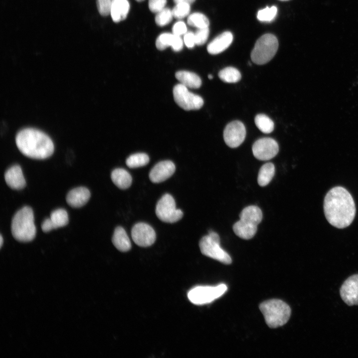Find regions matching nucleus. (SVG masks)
<instances>
[{"mask_svg":"<svg viewBox=\"0 0 358 358\" xmlns=\"http://www.w3.org/2000/svg\"><path fill=\"white\" fill-rule=\"evenodd\" d=\"M175 170V165L173 162L163 161L158 163L152 169L149 173V179L154 183H160L171 177Z\"/></svg>","mask_w":358,"mask_h":358,"instance_id":"2eb2a0df","label":"nucleus"},{"mask_svg":"<svg viewBox=\"0 0 358 358\" xmlns=\"http://www.w3.org/2000/svg\"><path fill=\"white\" fill-rule=\"evenodd\" d=\"M34 214L29 206H24L13 216L11 225V233L19 242H28L34 239L36 230L34 224Z\"/></svg>","mask_w":358,"mask_h":358,"instance_id":"7ed1b4c3","label":"nucleus"},{"mask_svg":"<svg viewBox=\"0 0 358 358\" xmlns=\"http://www.w3.org/2000/svg\"><path fill=\"white\" fill-rule=\"evenodd\" d=\"M90 197L89 190L85 187H78L71 190L67 195L66 201L71 207H81L85 205Z\"/></svg>","mask_w":358,"mask_h":358,"instance_id":"f3484780","label":"nucleus"},{"mask_svg":"<svg viewBox=\"0 0 358 358\" xmlns=\"http://www.w3.org/2000/svg\"><path fill=\"white\" fill-rule=\"evenodd\" d=\"M155 212L158 218L166 223L176 222L183 216L182 211L176 208L174 198L168 193L163 195L158 201Z\"/></svg>","mask_w":358,"mask_h":358,"instance_id":"1a4fd4ad","label":"nucleus"},{"mask_svg":"<svg viewBox=\"0 0 358 358\" xmlns=\"http://www.w3.org/2000/svg\"><path fill=\"white\" fill-rule=\"evenodd\" d=\"M209 33L208 27L199 28L194 33L195 44L197 45H202L207 41Z\"/></svg>","mask_w":358,"mask_h":358,"instance_id":"473e14b6","label":"nucleus"},{"mask_svg":"<svg viewBox=\"0 0 358 358\" xmlns=\"http://www.w3.org/2000/svg\"><path fill=\"white\" fill-rule=\"evenodd\" d=\"M246 131L244 124L238 120L233 121L227 125L223 133L225 143L231 148L239 146L244 141Z\"/></svg>","mask_w":358,"mask_h":358,"instance_id":"f8f14e48","label":"nucleus"},{"mask_svg":"<svg viewBox=\"0 0 358 358\" xmlns=\"http://www.w3.org/2000/svg\"><path fill=\"white\" fill-rule=\"evenodd\" d=\"M195 1V0H174V1L177 4L178 3H187L189 4H190L192 2H193Z\"/></svg>","mask_w":358,"mask_h":358,"instance_id":"58836bf2","label":"nucleus"},{"mask_svg":"<svg viewBox=\"0 0 358 358\" xmlns=\"http://www.w3.org/2000/svg\"><path fill=\"white\" fill-rule=\"evenodd\" d=\"M281 0V1H287V0Z\"/></svg>","mask_w":358,"mask_h":358,"instance_id":"37998d69","label":"nucleus"},{"mask_svg":"<svg viewBox=\"0 0 358 358\" xmlns=\"http://www.w3.org/2000/svg\"><path fill=\"white\" fill-rule=\"evenodd\" d=\"M111 179L114 184L122 189L130 187L132 180L130 174L121 168L114 169L111 174Z\"/></svg>","mask_w":358,"mask_h":358,"instance_id":"4be33fe9","label":"nucleus"},{"mask_svg":"<svg viewBox=\"0 0 358 358\" xmlns=\"http://www.w3.org/2000/svg\"><path fill=\"white\" fill-rule=\"evenodd\" d=\"M4 179L7 185L12 189L19 190L25 186L26 181L19 165L9 168L5 173Z\"/></svg>","mask_w":358,"mask_h":358,"instance_id":"dca6fc26","label":"nucleus"},{"mask_svg":"<svg viewBox=\"0 0 358 358\" xmlns=\"http://www.w3.org/2000/svg\"><path fill=\"white\" fill-rule=\"evenodd\" d=\"M136 0L137 1H139V2H141V1H143V0Z\"/></svg>","mask_w":358,"mask_h":358,"instance_id":"79ce46f5","label":"nucleus"},{"mask_svg":"<svg viewBox=\"0 0 358 358\" xmlns=\"http://www.w3.org/2000/svg\"><path fill=\"white\" fill-rule=\"evenodd\" d=\"M175 76L179 84L187 88L198 89L201 85L200 78L195 73L187 71L177 72Z\"/></svg>","mask_w":358,"mask_h":358,"instance_id":"412c9836","label":"nucleus"},{"mask_svg":"<svg viewBox=\"0 0 358 358\" xmlns=\"http://www.w3.org/2000/svg\"><path fill=\"white\" fill-rule=\"evenodd\" d=\"M3 238H2V236H1V235H0V247H2V244H3Z\"/></svg>","mask_w":358,"mask_h":358,"instance_id":"ea45409f","label":"nucleus"},{"mask_svg":"<svg viewBox=\"0 0 358 358\" xmlns=\"http://www.w3.org/2000/svg\"><path fill=\"white\" fill-rule=\"evenodd\" d=\"M218 76L222 81L228 83H237L241 78L239 71L232 67H226L220 71Z\"/></svg>","mask_w":358,"mask_h":358,"instance_id":"b1692460","label":"nucleus"},{"mask_svg":"<svg viewBox=\"0 0 358 358\" xmlns=\"http://www.w3.org/2000/svg\"><path fill=\"white\" fill-rule=\"evenodd\" d=\"M278 150V145L276 141L268 137L257 140L252 147L254 157L262 161H267L273 158L277 155Z\"/></svg>","mask_w":358,"mask_h":358,"instance_id":"9b49d317","label":"nucleus"},{"mask_svg":"<svg viewBox=\"0 0 358 358\" xmlns=\"http://www.w3.org/2000/svg\"><path fill=\"white\" fill-rule=\"evenodd\" d=\"M208 78L209 79L211 80V79H212V78H213V76H212V75H208Z\"/></svg>","mask_w":358,"mask_h":358,"instance_id":"a19ab883","label":"nucleus"},{"mask_svg":"<svg viewBox=\"0 0 358 358\" xmlns=\"http://www.w3.org/2000/svg\"><path fill=\"white\" fill-rule=\"evenodd\" d=\"M240 220L233 226L235 234L239 237L248 240L252 238L257 231V226L262 221L261 209L255 205L244 208L239 215Z\"/></svg>","mask_w":358,"mask_h":358,"instance_id":"20e7f679","label":"nucleus"},{"mask_svg":"<svg viewBox=\"0 0 358 358\" xmlns=\"http://www.w3.org/2000/svg\"><path fill=\"white\" fill-rule=\"evenodd\" d=\"M111 0H96V5L99 13L102 16L110 14Z\"/></svg>","mask_w":358,"mask_h":358,"instance_id":"72a5a7b5","label":"nucleus"},{"mask_svg":"<svg viewBox=\"0 0 358 358\" xmlns=\"http://www.w3.org/2000/svg\"><path fill=\"white\" fill-rule=\"evenodd\" d=\"M233 36L231 32L225 31L214 38L208 45L207 50L210 54L216 55L225 50L231 44Z\"/></svg>","mask_w":358,"mask_h":358,"instance_id":"a211bd4d","label":"nucleus"},{"mask_svg":"<svg viewBox=\"0 0 358 358\" xmlns=\"http://www.w3.org/2000/svg\"><path fill=\"white\" fill-rule=\"evenodd\" d=\"M183 41L188 48H192L195 44L194 33L191 31L186 32L183 37Z\"/></svg>","mask_w":358,"mask_h":358,"instance_id":"e433bc0d","label":"nucleus"},{"mask_svg":"<svg viewBox=\"0 0 358 358\" xmlns=\"http://www.w3.org/2000/svg\"><path fill=\"white\" fill-rule=\"evenodd\" d=\"M277 12V9L275 6H267L258 11L257 18L262 22H270L275 17Z\"/></svg>","mask_w":358,"mask_h":358,"instance_id":"c756f323","label":"nucleus"},{"mask_svg":"<svg viewBox=\"0 0 358 358\" xmlns=\"http://www.w3.org/2000/svg\"><path fill=\"white\" fill-rule=\"evenodd\" d=\"M278 43L276 37L268 33L259 38L252 51V61L256 64L263 65L270 61L276 53Z\"/></svg>","mask_w":358,"mask_h":358,"instance_id":"423d86ee","label":"nucleus"},{"mask_svg":"<svg viewBox=\"0 0 358 358\" xmlns=\"http://www.w3.org/2000/svg\"><path fill=\"white\" fill-rule=\"evenodd\" d=\"M130 4L128 0H111L110 14L115 22L124 20L129 12Z\"/></svg>","mask_w":358,"mask_h":358,"instance_id":"6ab92c4d","label":"nucleus"},{"mask_svg":"<svg viewBox=\"0 0 358 358\" xmlns=\"http://www.w3.org/2000/svg\"><path fill=\"white\" fill-rule=\"evenodd\" d=\"M19 150L25 156L35 159H45L54 151L51 138L44 132L34 128L20 130L15 138Z\"/></svg>","mask_w":358,"mask_h":358,"instance_id":"f03ea898","label":"nucleus"},{"mask_svg":"<svg viewBox=\"0 0 358 358\" xmlns=\"http://www.w3.org/2000/svg\"><path fill=\"white\" fill-rule=\"evenodd\" d=\"M275 174V167L271 163H267L260 168L258 176V183L261 186L268 185Z\"/></svg>","mask_w":358,"mask_h":358,"instance_id":"5701e85b","label":"nucleus"},{"mask_svg":"<svg viewBox=\"0 0 358 358\" xmlns=\"http://www.w3.org/2000/svg\"><path fill=\"white\" fill-rule=\"evenodd\" d=\"M190 9V4L187 3H178L172 10L173 16L177 19H182L186 16Z\"/></svg>","mask_w":358,"mask_h":358,"instance_id":"2f4dec72","label":"nucleus"},{"mask_svg":"<svg viewBox=\"0 0 358 358\" xmlns=\"http://www.w3.org/2000/svg\"><path fill=\"white\" fill-rule=\"evenodd\" d=\"M227 290L225 284L216 286H197L187 293L189 301L195 305H203L212 302L223 295Z\"/></svg>","mask_w":358,"mask_h":358,"instance_id":"6e6552de","label":"nucleus"},{"mask_svg":"<svg viewBox=\"0 0 358 358\" xmlns=\"http://www.w3.org/2000/svg\"><path fill=\"white\" fill-rule=\"evenodd\" d=\"M188 25L199 28L208 27L209 22L208 19L203 14L195 12L191 14L187 18Z\"/></svg>","mask_w":358,"mask_h":358,"instance_id":"c85d7f7f","label":"nucleus"},{"mask_svg":"<svg viewBox=\"0 0 358 358\" xmlns=\"http://www.w3.org/2000/svg\"><path fill=\"white\" fill-rule=\"evenodd\" d=\"M325 217L332 226L343 229L349 226L356 214L354 200L350 193L342 186L332 188L324 200Z\"/></svg>","mask_w":358,"mask_h":358,"instance_id":"f257e3e1","label":"nucleus"},{"mask_svg":"<svg viewBox=\"0 0 358 358\" xmlns=\"http://www.w3.org/2000/svg\"><path fill=\"white\" fill-rule=\"evenodd\" d=\"M172 31L173 34L180 36L185 34L187 32V27L184 22L179 21L174 24Z\"/></svg>","mask_w":358,"mask_h":358,"instance_id":"c9c22d12","label":"nucleus"},{"mask_svg":"<svg viewBox=\"0 0 358 358\" xmlns=\"http://www.w3.org/2000/svg\"><path fill=\"white\" fill-rule=\"evenodd\" d=\"M50 219L54 229L67 225L69 222L68 215L66 210L59 208L52 211Z\"/></svg>","mask_w":358,"mask_h":358,"instance_id":"393cba45","label":"nucleus"},{"mask_svg":"<svg viewBox=\"0 0 358 358\" xmlns=\"http://www.w3.org/2000/svg\"><path fill=\"white\" fill-rule=\"evenodd\" d=\"M149 157L145 153H138L130 155L126 161V165L130 168H136L148 164Z\"/></svg>","mask_w":358,"mask_h":358,"instance_id":"bb28decb","label":"nucleus"},{"mask_svg":"<svg viewBox=\"0 0 358 358\" xmlns=\"http://www.w3.org/2000/svg\"><path fill=\"white\" fill-rule=\"evenodd\" d=\"M173 15L172 10L169 8L164 9L157 13L155 16V22L160 26H165L172 20Z\"/></svg>","mask_w":358,"mask_h":358,"instance_id":"7c9ffc66","label":"nucleus"},{"mask_svg":"<svg viewBox=\"0 0 358 358\" xmlns=\"http://www.w3.org/2000/svg\"><path fill=\"white\" fill-rule=\"evenodd\" d=\"M199 245L203 255L225 265L231 264V258L220 247V237L217 233L209 231L207 235L201 239Z\"/></svg>","mask_w":358,"mask_h":358,"instance_id":"0eeeda50","label":"nucleus"},{"mask_svg":"<svg viewBox=\"0 0 358 358\" xmlns=\"http://www.w3.org/2000/svg\"><path fill=\"white\" fill-rule=\"evenodd\" d=\"M255 123L258 129L263 133L268 134L274 129V123L267 115L259 114L255 118Z\"/></svg>","mask_w":358,"mask_h":358,"instance_id":"a878e982","label":"nucleus"},{"mask_svg":"<svg viewBox=\"0 0 358 358\" xmlns=\"http://www.w3.org/2000/svg\"><path fill=\"white\" fill-rule=\"evenodd\" d=\"M167 0H149V8L154 13H158L165 8Z\"/></svg>","mask_w":358,"mask_h":358,"instance_id":"f704fd0d","label":"nucleus"},{"mask_svg":"<svg viewBox=\"0 0 358 358\" xmlns=\"http://www.w3.org/2000/svg\"><path fill=\"white\" fill-rule=\"evenodd\" d=\"M173 95L177 104L185 110L199 109L203 105V99L200 96L190 92L181 84L174 87Z\"/></svg>","mask_w":358,"mask_h":358,"instance_id":"9d476101","label":"nucleus"},{"mask_svg":"<svg viewBox=\"0 0 358 358\" xmlns=\"http://www.w3.org/2000/svg\"><path fill=\"white\" fill-rule=\"evenodd\" d=\"M266 324L271 328H275L286 324L291 314L289 305L279 299L265 301L260 305Z\"/></svg>","mask_w":358,"mask_h":358,"instance_id":"39448f33","label":"nucleus"},{"mask_svg":"<svg viewBox=\"0 0 358 358\" xmlns=\"http://www.w3.org/2000/svg\"><path fill=\"white\" fill-rule=\"evenodd\" d=\"M340 294L342 299L349 306L358 305V274L350 276L344 282Z\"/></svg>","mask_w":358,"mask_h":358,"instance_id":"4468645a","label":"nucleus"},{"mask_svg":"<svg viewBox=\"0 0 358 358\" xmlns=\"http://www.w3.org/2000/svg\"><path fill=\"white\" fill-rule=\"evenodd\" d=\"M41 229L44 232H48L54 229L50 218L44 220L41 224Z\"/></svg>","mask_w":358,"mask_h":358,"instance_id":"4c0bfd02","label":"nucleus"},{"mask_svg":"<svg viewBox=\"0 0 358 358\" xmlns=\"http://www.w3.org/2000/svg\"><path fill=\"white\" fill-rule=\"evenodd\" d=\"M131 236L134 242L140 247L151 246L156 240V235L154 229L145 223H138L131 230Z\"/></svg>","mask_w":358,"mask_h":358,"instance_id":"ddd939ff","label":"nucleus"},{"mask_svg":"<svg viewBox=\"0 0 358 358\" xmlns=\"http://www.w3.org/2000/svg\"><path fill=\"white\" fill-rule=\"evenodd\" d=\"M112 242L115 248L121 252H127L131 248L130 239L125 230L121 226L115 228Z\"/></svg>","mask_w":358,"mask_h":358,"instance_id":"aec40b11","label":"nucleus"},{"mask_svg":"<svg viewBox=\"0 0 358 358\" xmlns=\"http://www.w3.org/2000/svg\"><path fill=\"white\" fill-rule=\"evenodd\" d=\"M178 35L170 33L160 34L156 39V46L159 50H163L168 47L173 48L176 43Z\"/></svg>","mask_w":358,"mask_h":358,"instance_id":"cd10ccee","label":"nucleus"}]
</instances>
